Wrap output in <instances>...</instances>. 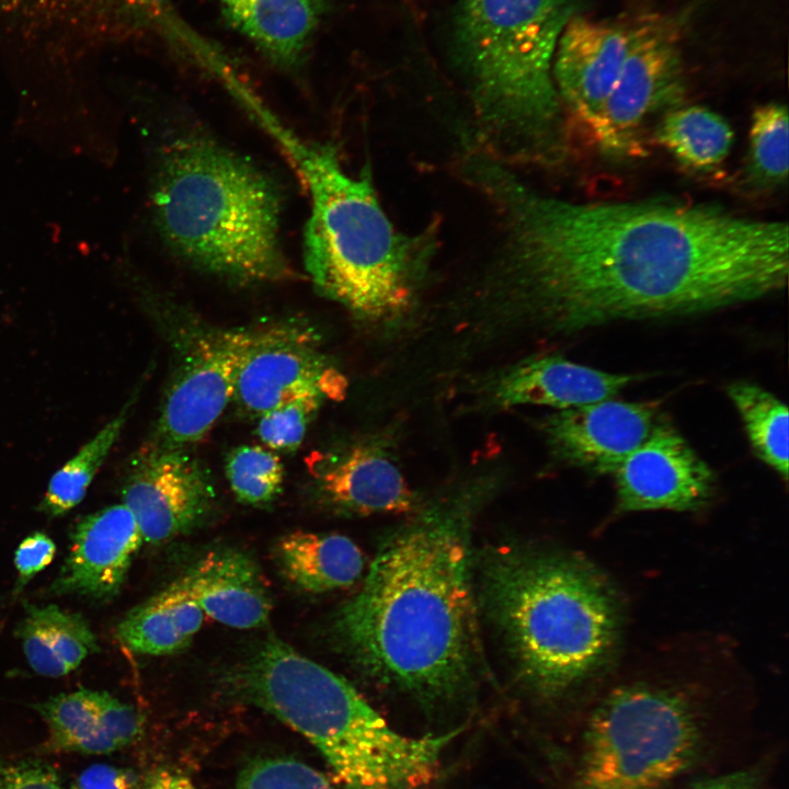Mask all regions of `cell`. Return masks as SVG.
Wrapping results in <instances>:
<instances>
[{"mask_svg": "<svg viewBox=\"0 0 789 789\" xmlns=\"http://www.w3.org/2000/svg\"><path fill=\"white\" fill-rule=\"evenodd\" d=\"M501 202L508 252L455 307L467 353L523 336L554 338L617 321L691 316L782 289L786 221L678 202H569L478 159Z\"/></svg>", "mask_w": 789, "mask_h": 789, "instance_id": "cell-1", "label": "cell"}, {"mask_svg": "<svg viewBox=\"0 0 789 789\" xmlns=\"http://www.w3.org/2000/svg\"><path fill=\"white\" fill-rule=\"evenodd\" d=\"M500 467L457 479L386 538L358 592L333 618L338 647L382 687L427 707L474 684L470 535L503 483Z\"/></svg>", "mask_w": 789, "mask_h": 789, "instance_id": "cell-2", "label": "cell"}, {"mask_svg": "<svg viewBox=\"0 0 789 789\" xmlns=\"http://www.w3.org/2000/svg\"><path fill=\"white\" fill-rule=\"evenodd\" d=\"M153 167V222L178 259L236 285L289 278L282 194L263 169L184 122L167 127Z\"/></svg>", "mask_w": 789, "mask_h": 789, "instance_id": "cell-3", "label": "cell"}, {"mask_svg": "<svg viewBox=\"0 0 789 789\" xmlns=\"http://www.w3.org/2000/svg\"><path fill=\"white\" fill-rule=\"evenodd\" d=\"M277 142L309 195L302 256L315 288L377 335L403 333L412 324L425 274L422 240L393 227L369 174L347 173L333 147L291 130Z\"/></svg>", "mask_w": 789, "mask_h": 789, "instance_id": "cell-4", "label": "cell"}, {"mask_svg": "<svg viewBox=\"0 0 789 789\" xmlns=\"http://www.w3.org/2000/svg\"><path fill=\"white\" fill-rule=\"evenodd\" d=\"M482 593L524 686L559 698L593 675L618 632L610 590L567 554L500 547L482 564Z\"/></svg>", "mask_w": 789, "mask_h": 789, "instance_id": "cell-5", "label": "cell"}, {"mask_svg": "<svg viewBox=\"0 0 789 789\" xmlns=\"http://www.w3.org/2000/svg\"><path fill=\"white\" fill-rule=\"evenodd\" d=\"M247 701L305 736L346 789H419L460 730L402 734L345 678L270 637L232 675Z\"/></svg>", "mask_w": 789, "mask_h": 789, "instance_id": "cell-6", "label": "cell"}, {"mask_svg": "<svg viewBox=\"0 0 789 789\" xmlns=\"http://www.w3.org/2000/svg\"><path fill=\"white\" fill-rule=\"evenodd\" d=\"M579 0H460L454 44L483 114L560 158L565 140L552 62Z\"/></svg>", "mask_w": 789, "mask_h": 789, "instance_id": "cell-7", "label": "cell"}, {"mask_svg": "<svg viewBox=\"0 0 789 789\" xmlns=\"http://www.w3.org/2000/svg\"><path fill=\"white\" fill-rule=\"evenodd\" d=\"M704 747L701 713L687 693L619 685L587 719L573 789H659L693 768Z\"/></svg>", "mask_w": 789, "mask_h": 789, "instance_id": "cell-8", "label": "cell"}, {"mask_svg": "<svg viewBox=\"0 0 789 789\" xmlns=\"http://www.w3.org/2000/svg\"><path fill=\"white\" fill-rule=\"evenodd\" d=\"M685 91L675 25L648 18L632 26L627 56L590 138L606 155L643 157L647 123L681 105Z\"/></svg>", "mask_w": 789, "mask_h": 789, "instance_id": "cell-9", "label": "cell"}, {"mask_svg": "<svg viewBox=\"0 0 789 789\" xmlns=\"http://www.w3.org/2000/svg\"><path fill=\"white\" fill-rule=\"evenodd\" d=\"M347 380L320 348L317 332L299 323L253 329L236 373L232 401L260 416L285 402L320 396L343 399Z\"/></svg>", "mask_w": 789, "mask_h": 789, "instance_id": "cell-10", "label": "cell"}, {"mask_svg": "<svg viewBox=\"0 0 789 789\" xmlns=\"http://www.w3.org/2000/svg\"><path fill=\"white\" fill-rule=\"evenodd\" d=\"M252 330L197 329L184 338L152 443L188 448L232 401L236 373Z\"/></svg>", "mask_w": 789, "mask_h": 789, "instance_id": "cell-11", "label": "cell"}, {"mask_svg": "<svg viewBox=\"0 0 789 789\" xmlns=\"http://www.w3.org/2000/svg\"><path fill=\"white\" fill-rule=\"evenodd\" d=\"M122 494L142 540L155 545L198 526L216 500L208 469L188 448L152 442L132 459Z\"/></svg>", "mask_w": 789, "mask_h": 789, "instance_id": "cell-12", "label": "cell"}, {"mask_svg": "<svg viewBox=\"0 0 789 789\" xmlns=\"http://www.w3.org/2000/svg\"><path fill=\"white\" fill-rule=\"evenodd\" d=\"M322 500L354 515L411 514L422 503L401 467L395 428L348 438L307 459Z\"/></svg>", "mask_w": 789, "mask_h": 789, "instance_id": "cell-13", "label": "cell"}, {"mask_svg": "<svg viewBox=\"0 0 789 789\" xmlns=\"http://www.w3.org/2000/svg\"><path fill=\"white\" fill-rule=\"evenodd\" d=\"M636 378L578 364L560 354H533L480 373L466 386L480 409L541 405L558 411L614 398Z\"/></svg>", "mask_w": 789, "mask_h": 789, "instance_id": "cell-14", "label": "cell"}, {"mask_svg": "<svg viewBox=\"0 0 789 789\" xmlns=\"http://www.w3.org/2000/svg\"><path fill=\"white\" fill-rule=\"evenodd\" d=\"M613 476L622 512L698 510L708 503L714 487L710 467L662 420Z\"/></svg>", "mask_w": 789, "mask_h": 789, "instance_id": "cell-15", "label": "cell"}, {"mask_svg": "<svg viewBox=\"0 0 789 789\" xmlns=\"http://www.w3.org/2000/svg\"><path fill=\"white\" fill-rule=\"evenodd\" d=\"M659 420L656 404L610 398L554 411L544 418L540 430L559 461L596 474H613Z\"/></svg>", "mask_w": 789, "mask_h": 789, "instance_id": "cell-16", "label": "cell"}, {"mask_svg": "<svg viewBox=\"0 0 789 789\" xmlns=\"http://www.w3.org/2000/svg\"><path fill=\"white\" fill-rule=\"evenodd\" d=\"M632 26L575 13L563 27L552 62L562 105L591 137L627 56Z\"/></svg>", "mask_w": 789, "mask_h": 789, "instance_id": "cell-17", "label": "cell"}, {"mask_svg": "<svg viewBox=\"0 0 789 789\" xmlns=\"http://www.w3.org/2000/svg\"><path fill=\"white\" fill-rule=\"evenodd\" d=\"M142 542L137 522L123 503L84 516L71 533L69 553L52 591L94 599L113 597Z\"/></svg>", "mask_w": 789, "mask_h": 789, "instance_id": "cell-18", "label": "cell"}, {"mask_svg": "<svg viewBox=\"0 0 789 789\" xmlns=\"http://www.w3.org/2000/svg\"><path fill=\"white\" fill-rule=\"evenodd\" d=\"M191 594L213 619L238 629L266 624L272 602L255 562L224 548L206 553L183 576Z\"/></svg>", "mask_w": 789, "mask_h": 789, "instance_id": "cell-19", "label": "cell"}, {"mask_svg": "<svg viewBox=\"0 0 789 789\" xmlns=\"http://www.w3.org/2000/svg\"><path fill=\"white\" fill-rule=\"evenodd\" d=\"M229 23L273 64L296 69L325 11L323 0H216Z\"/></svg>", "mask_w": 789, "mask_h": 789, "instance_id": "cell-20", "label": "cell"}, {"mask_svg": "<svg viewBox=\"0 0 789 789\" xmlns=\"http://www.w3.org/2000/svg\"><path fill=\"white\" fill-rule=\"evenodd\" d=\"M203 619L204 611L182 578L133 608L118 625L117 636L133 652L165 655L186 647Z\"/></svg>", "mask_w": 789, "mask_h": 789, "instance_id": "cell-21", "label": "cell"}, {"mask_svg": "<svg viewBox=\"0 0 789 789\" xmlns=\"http://www.w3.org/2000/svg\"><path fill=\"white\" fill-rule=\"evenodd\" d=\"M16 634L32 670L48 677L69 674L99 650L87 620L56 605L26 604Z\"/></svg>", "mask_w": 789, "mask_h": 789, "instance_id": "cell-22", "label": "cell"}, {"mask_svg": "<svg viewBox=\"0 0 789 789\" xmlns=\"http://www.w3.org/2000/svg\"><path fill=\"white\" fill-rule=\"evenodd\" d=\"M276 553L286 578L310 593L351 586L364 570L362 551L340 534L290 533L281 538Z\"/></svg>", "mask_w": 789, "mask_h": 789, "instance_id": "cell-23", "label": "cell"}, {"mask_svg": "<svg viewBox=\"0 0 789 789\" xmlns=\"http://www.w3.org/2000/svg\"><path fill=\"white\" fill-rule=\"evenodd\" d=\"M655 139L684 167L710 172L728 157L733 130L720 114L707 107L678 105L665 112Z\"/></svg>", "mask_w": 789, "mask_h": 789, "instance_id": "cell-24", "label": "cell"}, {"mask_svg": "<svg viewBox=\"0 0 789 789\" xmlns=\"http://www.w3.org/2000/svg\"><path fill=\"white\" fill-rule=\"evenodd\" d=\"M745 427L754 454L773 468L785 482L788 480L789 412L776 396L748 381L728 387Z\"/></svg>", "mask_w": 789, "mask_h": 789, "instance_id": "cell-25", "label": "cell"}, {"mask_svg": "<svg viewBox=\"0 0 789 789\" xmlns=\"http://www.w3.org/2000/svg\"><path fill=\"white\" fill-rule=\"evenodd\" d=\"M33 708L49 730V745L61 752L108 754L119 750L101 727L95 690L59 694Z\"/></svg>", "mask_w": 789, "mask_h": 789, "instance_id": "cell-26", "label": "cell"}, {"mask_svg": "<svg viewBox=\"0 0 789 789\" xmlns=\"http://www.w3.org/2000/svg\"><path fill=\"white\" fill-rule=\"evenodd\" d=\"M137 396L138 391L133 393L119 413L52 477L39 504V510L44 514L57 517L81 502L95 473L119 437Z\"/></svg>", "mask_w": 789, "mask_h": 789, "instance_id": "cell-27", "label": "cell"}, {"mask_svg": "<svg viewBox=\"0 0 789 789\" xmlns=\"http://www.w3.org/2000/svg\"><path fill=\"white\" fill-rule=\"evenodd\" d=\"M789 121L787 106H758L750 127L746 179L759 188H775L788 179Z\"/></svg>", "mask_w": 789, "mask_h": 789, "instance_id": "cell-28", "label": "cell"}, {"mask_svg": "<svg viewBox=\"0 0 789 789\" xmlns=\"http://www.w3.org/2000/svg\"><path fill=\"white\" fill-rule=\"evenodd\" d=\"M225 470L233 494L244 504L265 505L282 491L284 466L277 454L265 446L233 448Z\"/></svg>", "mask_w": 789, "mask_h": 789, "instance_id": "cell-29", "label": "cell"}, {"mask_svg": "<svg viewBox=\"0 0 789 789\" xmlns=\"http://www.w3.org/2000/svg\"><path fill=\"white\" fill-rule=\"evenodd\" d=\"M325 401L320 396H306L264 412L259 416V438L265 447L274 451H291L298 448Z\"/></svg>", "mask_w": 789, "mask_h": 789, "instance_id": "cell-30", "label": "cell"}, {"mask_svg": "<svg viewBox=\"0 0 789 789\" xmlns=\"http://www.w3.org/2000/svg\"><path fill=\"white\" fill-rule=\"evenodd\" d=\"M236 789H333L316 769L289 758H264L250 764Z\"/></svg>", "mask_w": 789, "mask_h": 789, "instance_id": "cell-31", "label": "cell"}, {"mask_svg": "<svg viewBox=\"0 0 789 789\" xmlns=\"http://www.w3.org/2000/svg\"><path fill=\"white\" fill-rule=\"evenodd\" d=\"M95 702L101 727L118 748L133 743L140 735L142 718L134 707L106 691L95 690Z\"/></svg>", "mask_w": 789, "mask_h": 789, "instance_id": "cell-32", "label": "cell"}, {"mask_svg": "<svg viewBox=\"0 0 789 789\" xmlns=\"http://www.w3.org/2000/svg\"><path fill=\"white\" fill-rule=\"evenodd\" d=\"M0 789H65L56 770L33 758L0 761Z\"/></svg>", "mask_w": 789, "mask_h": 789, "instance_id": "cell-33", "label": "cell"}, {"mask_svg": "<svg viewBox=\"0 0 789 789\" xmlns=\"http://www.w3.org/2000/svg\"><path fill=\"white\" fill-rule=\"evenodd\" d=\"M55 553L56 545L46 534L35 531L25 537L14 554L18 571L14 594H19L38 572L44 570L53 561Z\"/></svg>", "mask_w": 789, "mask_h": 789, "instance_id": "cell-34", "label": "cell"}, {"mask_svg": "<svg viewBox=\"0 0 789 789\" xmlns=\"http://www.w3.org/2000/svg\"><path fill=\"white\" fill-rule=\"evenodd\" d=\"M135 778L130 771L110 765L90 766L78 778V789H134Z\"/></svg>", "mask_w": 789, "mask_h": 789, "instance_id": "cell-35", "label": "cell"}, {"mask_svg": "<svg viewBox=\"0 0 789 789\" xmlns=\"http://www.w3.org/2000/svg\"><path fill=\"white\" fill-rule=\"evenodd\" d=\"M759 769L748 768L701 779L687 789H764Z\"/></svg>", "mask_w": 789, "mask_h": 789, "instance_id": "cell-36", "label": "cell"}, {"mask_svg": "<svg viewBox=\"0 0 789 789\" xmlns=\"http://www.w3.org/2000/svg\"><path fill=\"white\" fill-rule=\"evenodd\" d=\"M144 789H196L184 774L169 768L157 770Z\"/></svg>", "mask_w": 789, "mask_h": 789, "instance_id": "cell-37", "label": "cell"}, {"mask_svg": "<svg viewBox=\"0 0 789 789\" xmlns=\"http://www.w3.org/2000/svg\"><path fill=\"white\" fill-rule=\"evenodd\" d=\"M0 1L3 3H8V4H15V3H20L24 0H0Z\"/></svg>", "mask_w": 789, "mask_h": 789, "instance_id": "cell-38", "label": "cell"}]
</instances>
